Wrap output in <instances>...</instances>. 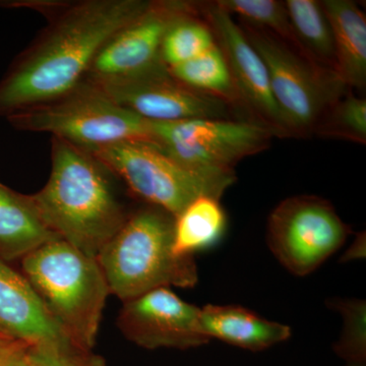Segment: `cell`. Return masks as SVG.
I'll use <instances>...</instances> for the list:
<instances>
[{
  "instance_id": "3957f363",
  "label": "cell",
  "mask_w": 366,
  "mask_h": 366,
  "mask_svg": "<svg viewBox=\"0 0 366 366\" xmlns=\"http://www.w3.org/2000/svg\"><path fill=\"white\" fill-rule=\"evenodd\" d=\"M174 217L142 204L97 255L110 295L125 302L154 289L192 288L199 282L194 257L173 250Z\"/></svg>"
},
{
  "instance_id": "ffe728a7",
  "label": "cell",
  "mask_w": 366,
  "mask_h": 366,
  "mask_svg": "<svg viewBox=\"0 0 366 366\" xmlns=\"http://www.w3.org/2000/svg\"><path fill=\"white\" fill-rule=\"evenodd\" d=\"M168 71L178 81L192 90L222 99L231 106H242L227 62L217 42L196 59L171 67Z\"/></svg>"
},
{
  "instance_id": "9c48e42d",
  "label": "cell",
  "mask_w": 366,
  "mask_h": 366,
  "mask_svg": "<svg viewBox=\"0 0 366 366\" xmlns=\"http://www.w3.org/2000/svg\"><path fill=\"white\" fill-rule=\"evenodd\" d=\"M351 229L330 202L315 196L284 199L272 212L267 242L287 271L305 277L343 247Z\"/></svg>"
},
{
  "instance_id": "44dd1931",
  "label": "cell",
  "mask_w": 366,
  "mask_h": 366,
  "mask_svg": "<svg viewBox=\"0 0 366 366\" xmlns=\"http://www.w3.org/2000/svg\"><path fill=\"white\" fill-rule=\"evenodd\" d=\"M216 45L215 37L201 14H190L177 21L161 46L160 59L167 69L196 59Z\"/></svg>"
},
{
  "instance_id": "7402d4cb",
  "label": "cell",
  "mask_w": 366,
  "mask_h": 366,
  "mask_svg": "<svg viewBox=\"0 0 366 366\" xmlns=\"http://www.w3.org/2000/svg\"><path fill=\"white\" fill-rule=\"evenodd\" d=\"M217 6L239 21L264 29L305 54L296 37L284 1L278 0H218ZM308 59V57H307Z\"/></svg>"
},
{
  "instance_id": "d6986e66",
  "label": "cell",
  "mask_w": 366,
  "mask_h": 366,
  "mask_svg": "<svg viewBox=\"0 0 366 366\" xmlns=\"http://www.w3.org/2000/svg\"><path fill=\"white\" fill-rule=\"evenodd\" d=\"M284 4L305 54L317 66L335 72L333 31L322 1L286 0Z\"/></svg>"
},
{
  "instance_id": "2e32d148",
  "label": "cell",
  "mask_w": 366,
  "mask_h": 366,
  "mask_svg": "<svg viewBox=\"0 0 366 366\" xmlns=\"http://www.w3.org/2000/svg\"><path fill=\"white\" fill-rule=\"evenodd\" d=\"M333 31L336 72L347 88L366 86V18L350 0L322 1Z\"/></svg>"
},
{
  "instance_id": "30bf717a",
  "label": "cell",
  "mask_w": 366,
  "mask_h": 366,
  "mask_svg": "<svg viewBox=\"0 0 366 366\" xmlns=\"http://www.w3.org/2000/svg\"><path fill=\"white\" fill-rule=\"evenodd\" d=\"M118 105L152 122L231 119L232 106L178 81L162 61L129 76L85 79Z\"/></svg>"
},
{
  "instance_id": "d4e9b609",
  "label": "cell",
  "mask_w": 366,
  "mask_h": 366,
  "mask_svg": "<svg viewBox=\"0 0 366 366\" xmlns=\"http://www.w3.org/2000/svg\"><path fill=\"white\" fill-rule=\"evenodd\" d=\"M32 366H106L104 358L71 341L45 342L29 345Z\"/></svg>"
},
{
  "instance_id": "8fae6325",
  "label": "cell",
  "mask_w": 366,
  "mask_h": 366,
  "mask_svg": "<svg viewBox=\"0 0 366 366\" xmlns=\"http://www.w3.org/2000/svg\"><path fill=\"white\" fill-rule=\"evenodd\" d=\"M199 314L201 308L163 287L125 301L117 325L127 340L142 348L187 350L209 342Z\"/></svg>"
},
{
  "instance_id": "9a60e30c",
  "label": "cell",
  "mask_w": 366,
  "mask_h": 366,
  "mask_svg": "<svg viewBox=\"0 0 366 366\" xmlns=\"http://www.w3.org/2000/svg\"><path fill=\"white\" fill-rule=\"evenodd\" d=\"M203 333L249 351H262L290 339V327L259 317L239 305H207L199 314Z\"/></svg>"
},
{
  "instance_id": "484cf974",
  "label": "cell",
  "mask_w": 366,
  "mask_h": 366,
  "mask_svg": "<svg viewBox=\"0 0 366 366\" xmlns=\"http://www.w3.org/2000/svg\"><path fill=\"white\" fill-rule=\"evenodd\" d=\"M0 366H32L29 344L0 340Z\"/></svg>"
},
{
  "instance_id": "5bb4252c",
  "label": "cell",
  "mask_w": 366,
  "mask_h": 366,
  "mask_svg": "<svg viewBox=\"0 0 366 366\" xmlns=\"http://www.w3.org/2000/svg\"><path fill=\"white\" fill-rule=\"evenodd\" d=\"M0 338L33 344L71 341L23 273L0 259Z\"/></svg>"
},
{
  "instance_id": "52a82bcc",
  "label": "cell",
  "mask_w": 366,
  "mask_h": 366,
  "mask_svg": "<svg viewBox=\"0 0 366 366\" xmlns=\"http://www.w3.org/2000/svg\"><path fill=\"white\" fill-rule=\"evenodd\" d=\"M268 71L269 85L291 136L314 132L329 108L348 93L334 71L317 66L264 29L239 21Z\"/></svg>"
},
{
  "instance_id": "6da1fadb",
  "label": "cell",
  "mask_w": 366,
  "mask_h": 366,
  "mask_svg": "<svg viewBox=\"0 0 366 366\" xmlns=\"http://www.w3.org/2000/svg\"><path fill=\"white\" fill-rule=\"evenodd\" d=\"M152 0L9 1L31 7L48 25L0 81V117L64 95L85 79L103 45L148 9Z\"/></svg>"
},
{
  "instance_id": "cb8c5ba5",
  "label": "cell",
  "mask_w": 366,
  "mask_h": 366,
  "mask_svg": "<svg viewBox=\"0 0 366 366\" xmlns=\"http://www.w3.org/2000/svg\"><path fill=\"white\" fill-rule=\"evenodd\" d=\"M329 307L340 312L343 330L335 344L337 355L347 365H365L366 360V305L365 300H332Z\"/></svg>"
},
{
  "instance_id": "8992f818",
  "label": "cell",
  "mask_w": 366,
  "mask_h": 366,
  "mask_svg": "<svg viewBox=\"0 0 366 366\" xmlns=\"http://www.w3.org/2000/svg\"><path fill=\"white\" fill-rule=\"evenodd\" d=\"M90 151L142 204L177 217L199 197L220 199L235 172H202L177 162L156 144L127 141Z\"/></svg>"
},
{
  "instance_id": "277c9868",
  "label": "cell",
  "mask_w": 366,
  "mask_h": 366,
  "mask_svg": "<svg viewBox=\"0 0 366 366\" xmlns=\"http://www.w3.org/2000/svg\"><path fill=\"white\" fill-rule=\"evenodd\" d=\"M21 261L24 276L69 340L93 350L110 295L97 257L55 239Z\"/></svg>"
},
{
  "instance_id": "4316f807",
  "label": "cell",
  "mask_w": 366,
  "mask_h": 366,
  "mask_svg": "<svg viewBox=\"0 0 366 366\" xmlns=\"http://www.w3.org/2000/svg\"><path fill=\"white\" fill-rule=\"evenodd\" d=\"M347 366H365V365H347Z\"/></svg>"
},
{
  "instance_id": "5b68a950",
  "label": "cell",
  "mask_w": 366,
  "mask_h": 366,
  "mask_svg": "<svg viewBox=\"0 0 366 366\" xmlns=\"http://www.w3.org/2000/svg\"><path fill=\"white\" fill-rule=\"evenodd\" d=\"M6 119L18 131L47 132L86 150L153 141L152 122L118 105L86 79L64 95Z\"/></svg>"
},
{
  "instance_id": "ba28073f",
  "label": "cell",
  "mask_w": 366,
  "mask_h": 366,
  "mask_svg": "<svg viewBox=\"0 0 366 366\" xmlns=\"http://www.w3.org/2000/svg\"><path fill=\"white\" fill-rule=\"evenodd\" d=\"M152 124V144L182 165L202 172H234L240 161L268 149L276 137L254 120L207 118Z\"/></svg>"
},
{
  "instance_id": "603a6c76",
  "label": "cell",
  "mask_w": 366,
  "mask_h": 366,
  "mask_svg": "<svg viewBox=\"0 0 366 366\" xmlns=\"http://www.w3.org/2000/svg\"><path fill=\"white\" fill-rule=\"evenodd\" d=\"M315 134L365 144L366 143L365 99L346 93L337 100L315 127Z\"/></svg>"
},
{
  "instance_id": "7c38bea8",
  "label": "cell",
  "mask_w": 366,
  "mask_h": 366,
  "mask_svg": "<svg viewBox=\"0 0 366 366\" xmlns=\"http://www.w3.org/2000/svg\"><path fill=\"white\" fill-rule=\"evenodd\" d=\"M199 9L225 57L243 107L257 117L259 124L269 127L274 136L290 137L272 93L267 67L239 23L216 2L199 4Z\"/></svg>"
},
{
  "instance_id": "4fadbf2b",
  "label": "cell",
  "mask_w": 366,
  "mask_h": 366,
  "mask_svg": "<svg viewBox=\"0 0 366 366\" xmlns=\"http://www.w3.org/2000/svg\"><path fill=\"white\" fill-rule=\"evenodd\" d=\"M199 13V4L192 1H151L141 16L103 45L85 79L129 76L158 64L164 37L171 26L184 16Z\"/></svg>"
},
{
  "instance_id": "83f0119b",
  "label": "cell",
  "mask_w": 366,
  "mask_h": 366,
  "mask_svg": "<svg viewBox=\"0 0 366 366\" xmlns=\"http://www.w3.org/2000/svg\"><path fill=\"white\" fill-rule=\"evenodd\" d=\"M0 340H4V339L0 338Z\"/></svg>"
},
{
  "instance_id": "7a4b0ae2",
  "label": "cell",
  "mask_w": 366,
  "mask_h": 366,
  "mask_svg": "<svg viewBox=\"0 0 366 366\" xmlns=\"http://www.w3.org/2000/svg\"><path fill=\"white\" fill-rule=\"evenodd\" d=\"M117 180L90 151L52 137L49 179L31 197L53 233L97 257L132 211L120 197Z\"/></svg>"
},
{
  "instance_id": "e0dca14e",
  "label": "cell",
  "mask_w": 366,
  "mask_h": 366,
  "mask_svg": "<svg viewBox=\"0 0 366 366\" xmlns=\"http://www.w3.org/2000/svg\"><path fill=\"white\" fill-rule=\"evenodd\" d=\"M61 239L43 222L31 194L0 182V259H21L41 245Z\"/></svg>"
},
{
  "instance_id": "ac0fdd59",
  "label": "cell",
  "mask_w": 366,
  "mask_h": 366,
  "mask_svg": "<svg viewBox=\"0 0 366 366\" xmlns=\"http://www.w3.org/2000/svg\"><path fill=\"white\" fill-rule=\"evenodd\" d=\"M227 226V217L220 199L199 197L174 218L173 250L180 257H194L220 242Z\"/></svg>"
}]
</instances>
